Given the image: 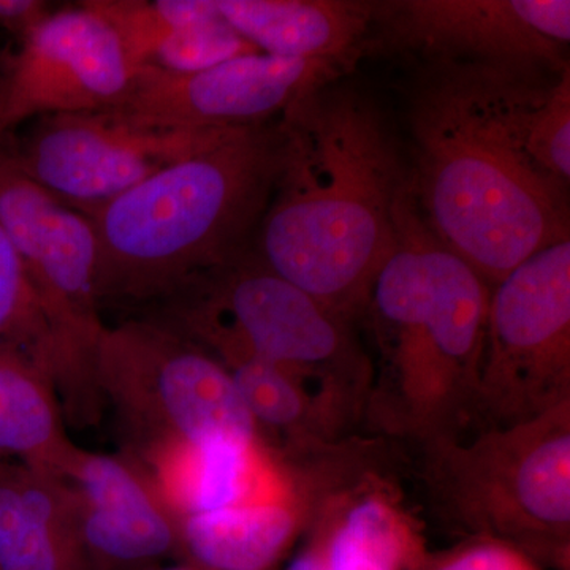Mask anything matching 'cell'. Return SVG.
<instances>
[{"label":"cell","mask_w":570,"mask_h":570,"mask_svg":"<svg viewBox=\"0 0 570 570\" xmlns=\"http://www.w3.org/2000/svg\"><path fill=\"white\" fill-rule=\"evenodd\" d=\"M554 75L438 61L412 91V197L431 234L491 288L570 239L569 184L528 140L532 107Z\"/></svg>","instance_id":"1"},{"label":"cell","mask_w":570,"mask_h":570,"mask_svg":"<svg viewBox=\"0 0 570 570\" xmlns=\"http://www.w3.org/2000/svg\"><path fill=\"white\" fill-rule=\"evenodd\" d=\"M277 124L279 175L250 250L351 324L395 247L409 170L373 100L340 80Z\"/></svg>","instance_id":"2"},{"label":"cell","mask_w":570,"mask_h":570,"mask_svg":"<svg viewBox=\"0 0 570 570\" xmlns=\"http://www.w3.org/2000/svg\"><path fill=\"white\" fill-rule=\"evenodd\" d=\"M491 287L423 223L409 187L396 242L371 288L379 367L367 414L420 448L463 436L475 417Z\"/></svg>","instance_id":"3"},{"label":"cell","mask_w":570,"mask_h":570,"mask_svg":"<svg viewBox=\"0 0 570 570\" xmlns=\"http://www.w3.org/2000/svg\"><path fill=\"white\" fill-rule=\"evenodd\" d=\"M279 124L236 129L91 217L105 303L167 299L253 247L281 167Z\"/></svg>","instance_id":"4"},{"label":"cell","mask_w":570,"mask_h":570,"mask_svg":"<svg viewBox=\"0 0 570 570\" xmlns=\"http://www.w3.org/2000/svg\"><path fill=\"white\" fill-rule=\"evenodd\" d=\"M428 490L450 520L527 553L569 554L570 401L472 441L422 445Z\"/></svg>","instance_id":"5"},{"label":"cell","mask_w":570,"mask_h":570,"mask_svg":"<svg viewBox=\"0 0 570 570\" xmlns=\"http://www.w3.org/2000/svg\"><path fill=\"white\" fill-rule=\"evenodd\" d=\"M94 376L138 459L214 439L261 441L223 363L160 318L107 325Z\"/></svg>","instance_id":"6"},{"label":"cell","mask_w":570,"mask_h":570,"mask_svg":"<svg viewBox=\"0 0 570 570\" xmlns=\"http://www.w3.org/2000/svg\"><path fill=\"white\" fill-rule=\"evenodd\" d=\"M0 224L20 257L51 343V374L66 419L99 417L96 355L105 325L92 220L21 174L0 148Z\"/></svg>","instance_id":"7"},{"label":"cell","mask_w":570,"mask_h":570,"mask_svg":"<svg viewBox=\"0 0 570 570\" xmlns=\"http://www.w3.org/2000/svg\"><path fill=\"white\" fill-rule=\"evenodd\" d=\"M170 298L184 303L174 299L170 316L160 321L190 340L228 341L324 389L371 381L370 360L356 347L348 322L266 268L250 249Z\"/></svg>","instance_id":"8"},{"label":"cell","mask_w":570,"mask_h":570,"mask_svg":"<svg viewBox=\"0 0 570 570\" xmlns=\"http://www.w3.org/2000/svg\"><path fill=\"white\" fill-rule=\"evenodd\" d=\"M570 401V239L491 288L475 415L508 426Z\"/></svg>","instance_id":"9"},{"label":"cell","mask_w":570,"mask_h":570,"mask_svg":"<svg viewBox=\"0 0 570 570\" xmlns=\"http://www.w3.org/2000/svg\"><path fill=\"white\" fill-rule=\"evenodd\" d=\"M232 130L154 129L115 111L43 116L28 122L11 164L51 197L86 217Z\"/></svg>","instance_id":"10"},{"label":"cell","mask_w":570,"mask_h":570,"mask_svg":"<svg viewBox=\"0 0 570 570\" xmlns=\"http://www.w3.org/2000/svg\"><path fill=\"white\" fill-rule=\"evenodd\" d=\"M348 69L333 61H299L254 52L189 75L137 69L121 107L138 126L165 130L250 129L279 121L307 94Z\"/></svg>","instance_id":"11"},{"label":"cell","mask_w":570,"mask_h":570,"mask_svg":"<svg viewBox=\"0 0 570 570\" xmlns=\"http://www.w3.org/2000/svg\"><path fill=\"white\" fill-rule=\"evenodd\" d=\"M374 21L430 62L542 73L569 67V0H400L374 3Z\"/></svg>","instance_id":"12"},{"label":"cell","mask_w":570,"mask_h":570,"mask_svg":"<svg viewBox=\"0 0 570 570\" xmlns=\"http://www.w3.org/2000/svg\"><path fill=\"white\" fill-rule=\"evenodd\" d=\"M134 73L118 36L85 2L52 10L2 75L0 140L43 116L116 110Z\"/></svg>","instance_id":"13"},{"label":"cell","mask_w":570,"mask_h":570,"mask_svg":"<svg viewBox=\"0 0 570 570\" xmlns=\"http://www.w3.org/2000/svg\"><path fill=\"white\" fill-rule=\"evenodd\" d=\"M62 479L91 570H145L179 554L178 521L130 459L78 449Z\"/></svg>","instance_id":"14"},{"label":"cell","mask_w":570,"mask_h":570,"mask_svg":"<svg viewBox=\"0 0 570 570\" xmlns=\"http://www.w3.org/2000/svg\"><path fill=\"white\" fill-rule=\"evenodd\" d=\"M140 460L176 521L258 499L291 498L273 478L261 441L214 439L156 450Z\"/></svg>","instance_id":"15"},{"label":"cell","mask_w":570,"mask_h":570,"mask_svg":"<svg viewBox=\"0 0 570 570\" xmlns=\"http://www.w3.org/2000/svg\"><path fill=\"white\" fill-rule=\"evenodd\" d=\"M0 570H91L66 480L0 463Z\"/></svg>","instance_id":"16"},{"label":"cell","mask_w":570,"mask_h":570,"mask_svg":"<svg viewBox=\"0 0 570 570\" xmlns=\"http://www.w3.org/2000/svg\"><path fill=\"white\" fill-rule=\"evenodd\" d=\"M217 13L258 52L351 63L373 24V2L213 0Z\"/></svg>","instance_id":"17"},{"label":"cell","mask_w":570,"mask_h":570,"mask_svg":"<svg viewBox=\"0 0 570 570\" xmlns=\"http://www.w3.org/2000/svg\"><path fill=\"white\" fill-rule=\"evenodd\" d=\"M48 367L28 348L0 343V463L63 478L78 452Z\"/></svg>","instance_id":"18"},{"label":"cell","mask_w":570,"mask_h":570,"mask_svg":"<svg viewBox=\"0 0 570 570\" xmlns=\"http://www.w3.org/2000/svg\"><path fill=\"white\" fill-rule=\"evenodd\" d=\"M292 498L258 499L178 520L179 554L206 570H269L302 527Z\"/></svg>","instance_id":"19"},{"label":"cell","mask_w":570,"mask_h":570,"mask_svg":"<svg viewBox=\"0 0 570 570\" xmlns=\"http://www.w3.org/2000/svg\"><path fill=\"white\" fill-rule=\"evenodd\" d=\"M313 542L330 570H425L430 562L411 520L381 494L348 501Z\"/></svg>","instance_id":"20"},{"label":"cell","mask_w":570,"mask_h":570,"mask_svg":"<svg viewBox=\"0 0 570 570\" xmlns=\"http://www.w3.org/2000/svg\"><path fill=\"white\" fill-rule=\"evenodd\" d=\"M197 344L223 363L257 428L298 436L309 425L316 401L303 379L228 341L209 337Z\"/></svg>","instance_id":"21"},{"label":"cell","mask_w":570,"mask_h":570,"mask_svg":"<svg viewBox=\"0 0 570 570\" xmlns=\"http://www.w3.org/2000/svg\"><path fill=\"white\" fill-rule=\"evenodd\" d=\"M85 6L110 24L134 71L164 37L214 11L213 0H86Z\"/></svg>","instance_id":"22"},{"label":"cell","mask_w":570,"mask_h":570,"mask_svg":"<svg viewBox=\"0 0 570 570\" xmlns=\"http://www.w3.org/2000/svg\"><path fill=\"white\" fill-rule=\"evenodd\" d=\"M254 52L258 51L236 33L214 7L208 17L183 26L164 37L138 69L189 75Z\"/></svg>","instance_id":"23"},{"label":"cell","mask_w":570,"mask_h":570,"mask_svg":"<svg viewBox=\"0 0 570 570\" xmlns=\"http://www.w3.org/2000/svg\"><path fill=\"white\" fill-rule=\"evenodd\" d=\"M0 343L28 348L51 373V343L36 294L0 224ZM52 376V374H51Z\"/></svg>","instance_id":"24"},{"label":"cell","mask_w":570,"mask_h":570,"mask_svg":"<svg viewBox=\"0 0 570 570\" xmlns=\"http://www.w3.org/2000/svg\"><path fill=\"white\" fill-rule=\"evenodd\" d=\"M530 148L535 160L561 181L570 179V69L554 75L530 116Z\"/></svg>","instance_id":"25"},{"label":"cell","mask_w":570,"mask_h":570,"mask_svg":"<svg viewBox=\"0 0 570 570\" xmlns=\"http://www.w3.org/2000/svg\"><path fill=\"white\" fill-rule=\"evenodd\" d=\"M534 566L527 553L502 540L478 538L475 542L428 562L425 570H523Z\"/></svg>","instance_id":"26"},{"label":"cell","mask_w":570,"mask_h":570,"mask_svg":"<svg viewBox=\"0 0 570 570\" xmlns=\"http://www.w3.org/2000/svg\"><path fill=\"white\" fill-rule=\"evenodd\" d=\"M51 3L41 0H0V28L26 39L51 11Z\"/></svg>","instance_id":"27"},{"label":"cell","mask_w":570,"mask_h":570,"mask_svg":"<svg viewBox=\"0 0 570 570\" xmlns=\"http://www.w3.org/2000/svg\"><path fill=\"white\" fill-rule=\"evenodd\" d=\"M287 570H330V566L321 547L311 542L302 553L296 554Z\"/></svg>","instance_id":"28"},{"label":"cell","mask_w":570,"mask_h":570,"mask_svg":"<svg viewBox=\"0 0 570 570\" xmlns=\"http://www.w3.org/2000/svg\"><path fill=\"white\" fill-rule=\"evenodd\" d=\"M145 570H206L198 568V566L190 564V562H181V564L175 566H154V568L145 569Z\"/></svg>","instance_id":"29"},{"label":"cell","mask_w":570,"mask_h":570,"mask_svg":"<svg viewBox=\"0 0 570 570\" xmlns=\"http://www.w3.org/2000/svg\"><path fill=\"white\" fill-rule=\"evenodd\" d=\"M523 570H539V569L535 568V566H530V568H527V569H523Z\"/></svg>","instance_id":"30"},{"label":"cell","mask_w":570,"mask_h":570,"mask_svg":"<svg viewBox=\"0 0 570 570\" xmlns=\"http://www.w3.org/2000/svg\"><path fill=\"white\" fill-rule=\"evenodd\" d=\"M0 92H2V75H0Z\"/></svg>","instance_id":"31"}]
</instances>
